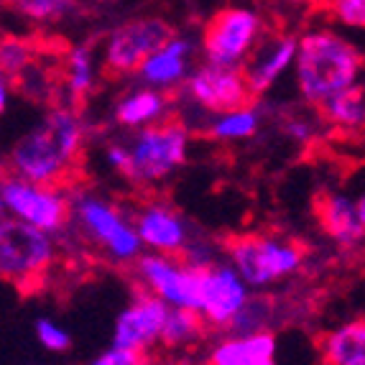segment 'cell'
<instances>
[{
  "mask_svg": "<svg viewBox=\"0 0 365 365\" xmlns=\"http://www.w3.org/2000/svg\"><path fill=\"white\" fill-rule=\"evenodd\" d=\"M90 125L77 105L56 103L6 151V171L36 184L69 187L85 156Z\"/></svg>",
  "mask_w": 365,
  "mask_h": 365,
  "instance_id": "1",
  "label": "cell"
},
{
  "mask_svg": "<svg viewBox=\"0 0 365 365\" xmlns=\"http://www.w3.org/2000/svg\"><path fill=\"white\" fill-rule=\"evenodd\" d=\"M365 56L347 36L329 26H314L297 36L292 79L299 103L319 110L329 98L360 85Z\"/></svg>",
  "mask_w": 365,
  "mask_h": 365,
  "instance_id": "2",
  "label": "cell"
},
{
  "mask_svg": "<svg viewBox=\"0 0 365 365\" xmlns=\"http://www.w3.org/2000/svg\"><path fill=\"white\" fill-rule=\"evenodd\" d=\"M69 232L98 250L108 263L130 268L140 253H146L135 230L133 210H128L115 197L92 187H69Z\"/></svg>",
  "mask_w": 365,
  "mask_h": 365,
  "instance_id": "3",
  "label": "cell"
},
{
  "mask_svg": "<svg viewBox=\"0 0 365 365\" xmlns=\"http://www.w3.org/2000/svg\"><path fill=\"white\" fill-rule=\"evenodd\" d=\"M125 161L118 177L135 189H153L174 179L189 164L195 130L179 115H171L146 128L123 133Z\"/></svg>",
  "mask_w": 365,
  "mask_h": 365,
  "instance_id": "4",
  "label": "cell"
},
{
  "mask_svg": "<svg viewBox=\"0 0 365 365\" xmlns=\"http://www.w3.org/2000/svg\"><path fill=\"white\" fill-rule=\"evenodd\" d=\"M222 258L248 284L250 292H271L304 271L309 248L284 232H237L222 240Z\"/></svg>",
  "mask_w": 365,
  "mask_h": 365,
  "instance_id": "5",
  "label": "cell"
},
{
  "mask_svg": "<svg viewBox=\"0 0 365 365\" xmlns=\"http://www.w3.org/2000/svg\"><path fill=\"white\" fill-rule=\"evenodd\" d=\"M59 261V240L0 215V281L21 292L38 289Z\"/></svg>",
  "mask_w": 365,
  "mask_h": 365,
  "instance_id": "6",
  "label": "cell"
},
{
  "mask_svg": "<svg viewBox=\"0 0 365 365\" xmlns=\"http://www.w3.org/2000/svg\"><path fill=\"white\" fill-rule=\"evenodd\" d=\"M177 34L174 24L166 16L146 13V16H133L105 34L100 43V67L103 74L113 79L135 77L140 64L158 49L164 46L171 36Z\"/></svg>",
  "mask_w": 365,
  "mask_h": 365,
  "instance_id": "7",
  "label": "cell"
},
{
  "mask_svg": "<svg viewBox=\"0 0 365 365\" xmlns=\"http://www.w3.org/2000/svg\"><path fill=\"white\" fill-rule=\"evenodd\" d=\"M0 197L8 217L21 220L56 240L67 237L69 222H72L69 187L36 184L6 171L0 177Z\"/></svg>",
  "mask_w": 365,
  "mask_h": 365,
  "instance_id": "8",
  "label": "cell"
},
{
  "mask_svg": "<svg viewBox=\"0 0 365 365\" xmlns=\"http://www.w3.org/2000/svg\"><path fill=\"white\" fill-rule=\"evenodd\" d=\"M263 34L266 21L256 8L222 6L202 24L197 34L200 59L220 67H240Z\"/></svg>",
  "mask_w": 365,
  "mask_h": 365,
  "instance_id": "9",
  "label": "cell"
},
{
  "mask_svg": "<svg viewBox=\"0 0 365 365\" xmlns=\"http://www.w3.org/2000/svg\"><path fill=\"white\" fill-rule=\"evenodd\" d=\"M174 100H177V110H195L205 123V118L245 105L253 98L240 67H220L210 61H197Z\"/></svg>",
  "mask_w": 365,
  "mask_h": 365,
  "instance_id": "10",
  "label": "cell"
},
{
  "mask_svg": "<svg viewBox=\"0 0 365 365\" xmlns=\"http://www.w3.org/2000/svg\"><path fill=\"white\" fill-rule=\"evenodd\" d=\"M138 292L161 299L166 307L192 309L197 304V268L187 266L179 256L140 253L128 268Z\"/></svg>",
  "mask_w": 365,
  "mask_h": 365,
  "instance_id": "11",
  "label": "cell"
},
{
  "mask_svg": "<svg viewBox=\"0 0 365 365\" xmlns=\"http://www.w3.org/2000/svg\"><path fill=\"white\" fill-rule=\"evenodd\" d=\"M250 289L237 271L220 258L212 266L197 268V304L195 312L210 324V329H225L230 319L250 299Z\"/></svg>",
  "mask_w": 365,
  "mask_h": 365,
  "instance_id": "12",
  "label": "cell"
},
{
  "mask_svg": "<svg viewBox=\"0 0 365 365\" xmlns=\"http://www.w3.org/2000/svg\"><path fill=\"white\" fill-rule=\"evenodd\" d=\"M133 222L143 250L164 256H182L189 240L200 232L171 202L158 197L143 200L133 207Z\"/></svg>",
  "mask_w": 365,
  "mask_h": 365,
  "instance_id": "13",
  "label": "cell"
},
{
  "mask_svg": "<svg viewBox=\"0 0 365 365\" xmlns=\"http://www.w3.org/2000/svg\"><path fill=\"white\" fill-rule=\"evenodd\" d=\"M297 56V34L289 31H266L240 64L245 85L253 100H263L274 92L287 74H292Z\"/></svg>",
  "mask_w": 365,
  "mask_h": 365,
  "instance_id": "14",
  "label": "cell"
},
{
  "mask_svg": "<svg viewBox=\"0 0 365 365\" xmlns=\"http://www.w3.org/2000/svg\"><path fill=\"white\" fill-rule=\"evenodd\" d=\"M169 307L161 299L135 289L128 304L115 314L110 345L133 350V353H153L161 342Z\"/></svg>",
  "mask_w": 365,
  "mask_h": 365,
  "instance_id": "15",
  "label": "cell"
},
{
  "mask_svg": "<svg viewBox=\"0 0 365 365\" xmlns=\"http://www.w3.org/2000/svg\"><path fill=\"white\" fill-rule=\"evenodd\" d=\"M197 56H200L197 36L177 31L164 46H158V49L140 64V69L135 72L133 79L138 85H146V87H153V90L177 95V92L182 90L184 79L192 72V67L197 64Z\"/></svg>",
  "mask_w": 365,
  "mask_h": 365,
  "instance_id": "16",
  "label": "cell"
},
{
  "mask_svg": "<svg viewBox=\"0 0 365 365\" xmlns=\"http://www.w3.org/2000/svg\"><path fill=\"white\" fill-rule=\"evenodd\" d=\"M171 115H177V100H174V95L138 85V82L130 85L123 95H118L113 108H110L113 125L120 128L123 133H133V130L161 123Z\"/></svg>",
  "mask_w": 365,
  "mask_h": 365,
  "instance_id": "17",
  "label": "cell"
},
{
  "mask_svg": "<svg viewBox=\"0 0 365 365\" xmlns=\"http://www.w3.org/2000/svg\"><path fill=\"white\" fill-rule=\"evenodd\" d=\"M314 215L319 222V230L337 245V248H358L365 240L363 222L358 215V202L355 197L337 192V189H327L317 197L314 202Z\"/></svg>",
  "mask_w": 365,
  "mask_h": 365,
  "instance_id": "18",
  "label": "cell"
},
{
  "mask_svg": "<svg viewBox=\"0 0 365 365\" xmlns=\"http://www.w3.org/2000/svg\"><path fill=\"white\" fill-rule=\"evenodd\" d=\"M205 365H279V340L274 332L222 335L210 345Z\"/></svg>",
  "mask_w": 365,
  "mask_h": 365,
  "instance_id": "19",
  "label": "cell"
},
{
  "mask_svg": "<svg viewBox=\"0 0 365 365\" xmlns=\"http://www.w3.org/2000/svg\"><path fill=\"white\" fill-rule=\"evenodd\" d=\"M268 118V108L263 105V100H250L245 105H237L225 113L205 118L202 123V135H207L215 143L230 146V143H245L253 140L261 133L263 123Z\"/></svg>",
  "mask_w": 365,
  "mask_h": 365,
  "instance_id": "20",
  "label": "cell"
},
{
  "mask_svg": "<svg viewBox=\"0 0 365 365\" xmlns=\"http://www.w3.org/2000/svg\"><path fill=\"white\" fill-rule=\"evenodd\" d=\"M100 56L95 54L90 43H77L64 54V64H61V77H59V90L64 92V103L69 105H82L92 92L100 85Z\"/></svg>",
  "mask_w": 365,
  "mask_h": 365,
  "instance_id": "21",
  "label": "cell"
},
{
  "mask_svg": "<svg viewBox=\"0 0 365 365\" xmlns=\"http://www.w3.org/2000/svg\"><path fill=\"white\" fill-rule=\"evenodd\" d=\"M324 365H365V317L345 319L319 340Z\"/></svg>",
  "mask_w": 365,
  "mask_h": 365,
  "instance_id": "22",
  "label": "cell"
},
{
  "mask_svg": "<svg viewBox=\"0 0 365 365\" xmlns=\"http://www.w3.org/2000/svg\"><path fill=\"white\" fill-rule=\"evenodd\" d=\"M207 335H210V324L202 319V314H197L192 309L169 307L158 347L171 350V353L174 350H189V347L202 345V342L207 340Z\"/></svg>",
  "mask_w": 365,
  "mask_h": 365,
  "instance_id": "23",
  "label": "cell"
},
{
  "mask_svg": "<svg viewBox=\"0 0 365 365\" xmlns=\"http://www.w3.org/2000/svg\"><path fill=\"white\" fill-rule=\"evenodd\" d=\"M324 125L340 130V133H358L365 130V92L363 87L345 90L335 98H329L317 110Z\"/></svg>",
  "mask_w": 365,
  "mask_h": 365,
  "instance_id": "24",
  "label": "cell"
},
{
  "mask_svg": "<svg viewBox=\"0 0 365 365\" xmlns=\"http://www.w3.org/2000/svg\"><path fill=\"white\" fill-rule=\"evenodd\" d=\"M279 302L268 297V292H253L245 307L230 319L222 332L227 335H256V332H274Z\"/></svg>",
  "mask_w": 365,
  "mask_h": 365,
  "instance_id": "25",
  "label": "cell"
},
{
  "mask_svg": "<svg viewBox=\"0 0 365 365\" xmlns=\"http://www.w3.org/2000/svg\"><path fill=\"white\" fill-rule=\"evenodd\" d=\"M19 19L31 26H56L79 11V0H6Z\"/></svg>",
  "mask_w": 365,
  "mask_h": 365,
  "instance_id": "26",
  "label": "cell"
},
{
  "mask_svg": "<svg viewBox=\"0 0 365 365\" xmlns=\"http://www.w3.org/2000/svg\"><path fill=\"white\" fill-rule=\"evenodd\" d=\"M36 61V46L24 36H0V72L11 82Z\"/></svg>",
  "mask_w": 365,
  "mask_h": 365,
  "instance_id": "27",
  "label": "cell"
},
{
  "mask_svg": "<svg viewBox=\"0 0 365 365\" xmlns=\"http://www.w3.org/2000/svg\"><path fill=\"white\" fill-rule=\"evenodd\" d=\"M322 118H319V113L317 110H312V113H302V110H294V113H287V115L279 118V128L281 133H284V138L292 140L294 146H309V143H314V138L319 135V130H322Z\"/></svg>",
  "mask_w": 365,
  "mask_h": 365,
  "instance_id": "28",
  "label": "cell"
},
{
  "mask_svg": "<svg viewBox=\"0 0 365 365\" xmlns=\"http://www.w3.org/2000/svg\"><path fill=\"white\" fill-rule=\"evenodd\" d=\"M34 337H36V342L46 350V353H54V355L69 353L74 345L72 332H69L59 319L46 317V314L34 319Z\"/></svg>",
  "mask_w": 365,
  "mask_h": 365,
  "instance_id": "29",
  "label": "cell"
},
{
  "mask_svg": "<svg viewBox=\"0 0 365 365\" xmlns=\"http://www.w3.org/2000/svg\"><path fill=\"white\" fill-rule=\"evenodd\" d=\"M327 13L342 29L365 31V0H327Z\"/></svg>",
  "mask_w": 365,
  "mask_h": 365,
  "instance_id": "30",
  "label": "cell"
},
{
  "mask_svg": "<svg viewBox=\"0 0 365 365\" xmlns=\"http://www.w3.org/2000/svg\"><path fill=\"white\" fill-rule=\"evenodd\" d=\"M85 365H156V358H153V353H133V350L110 345L100 350L95 358L87 360Z\"/></svg>",
  "mask_w": 365,
  "mask_h": 365,
  "instance_id": "31",
  "label": "cell"
},
{
  "mask_svg": "<svg viewBox=\"0 0 365 365\" xmlns=\"http://www.w3.org/2000/svg\"><path fill=\"white\" fill-rule=\"evenodd\" d=\"M11 100H13V82L6 77V74L0 72V118L8 113V108H11Z\"/></svg>",
  "mask_w": 365,
  "mask_h": 365,
  "instance_id": "32",
  "label": "cell"
},
{
  "mask_svg": "<svg viewBox=\"0 0 365 365\" xmlns=\"http://www.w3.org/2000/svg\"><path fill=\"white\" fill-rule=\"evenodd\" d=\"M358 202V215H360V222H363V230H365V192L360 197H355Z\"/></svg>",
  "mask_w": 365,
  "mask_h": 365,
  "instance_id": "33",
  "label": "cell"
},
{
  "mask_svg": "<svg viewBox=\"0 0 365 365\" xmlns=\"http://www.w3.org/2000/svg\"><path fill=\"white\" fill-rule=\"evenodd\" d=\"M3 174H6V153L0 151V177H3Z\"/></svg>",
  "mask_w": 365,
  "mask_h": 365,
  "instance_id": "34",
  "label": "cell"
},
{
  "mask_svg": "<svg viewBox=\"0 0 365 365\" xmlns=\"http://www.w3.org/2000/svg\"><path fill=\"white\" fill-rule=\"evenodd\" d=\"M90 3H95V6H113L118 0H90Z\"/></svg>",
  "mask_w": 365,
  "mask_h": 365,
  "instance_id": "35",
  "label": "cell"
},
{
  "mask_svg": "<svg viewBox=\"0 0 365 365\" xmlns=\"http://www.w3.org/2000/svg\"><path fill=\"white\" fill-rule=\"evenodd\" d=\"M0 215H6V207H3V197H0Z\"/></svg>",
  "mask_w": 365,
  "mask_h": 365,
  "instance_id": "36",
  "label": "cell"
},
{
  "mask_svg": "<svg viewBox=\"0 0 365 365\" xmlns=\"http://www.w3.org/2000/svg\"><path fill=\"white\" fill-rule=\"evenodd\" d=\"M31 365H34V363H31Z\"/></svg>",
  "mask_w": 365,
  "mask_h": 365,
  "instance_id": "37",
  "label": "cell"
}]
</instances>
